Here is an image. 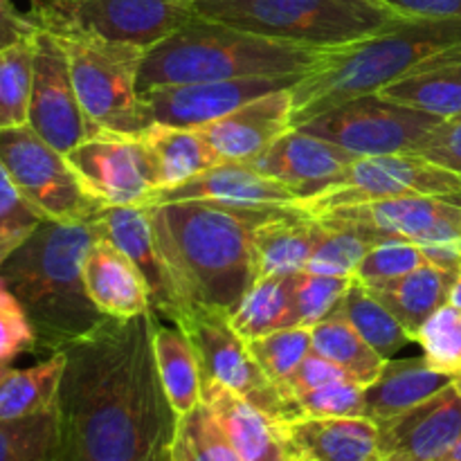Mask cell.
<instances>
[{"label":"cell","mask_w":461,"mask_h":461,"mask_svg":"<svg viewBox=\"0 0 461 461\" xmlns=\"http://www.w3.org/2000/svg\"><path fill=\"white\" fill-rule=\"evenodd\" d=\"M414 342L423 349V358L437 372L461 374V311L444 304L419 329Z\"/></svg>","instance_id":"39"},{"label":"cell","mask_w":461,"mask_h":461,"mask_svg":"<svg viewBox=\"0 0 461 461\" xmlns=\"http://www.w3.org/2000/svg\"><path fill=\"white\" fill-rule=\"evenodd\" d=\"M27 18L41 27H70L149 50L187 25L194 0H30Z\"/></svg>","instance_id":"9"},{"label":"cell","mask_w":461,"mask_h":461,"mask_svg":"<svg viewBox=\"0 0 461 461\" xmlns=\"http://www.w3.org/2000/svg\"><path fill=\"white\" fill-rule=\"evenodd\" d=\"M43 30L66 52L77 97L95 129L113 133H144L151 129V111L140 88L147 50L70 27Z\"/></svg>","instance_id":"7"},{"label":"cell","mask_w":461,"mask_h":461,"mask_svg":"<svg viewBox=\"0 0 461 461\" xmlns=\"http://www.w3.org/2000/svg\"><path fill=\"white\" fill-rule=\"evenodd\" d=\"M27 351H36L34 327L18 297L0 277V363L12 365Z\"/></svg>","instance_id":"45"},{"label":"cell","mask_w":461,"mask_h":461,"mask_svg":"<svg viewBox=\"0 0 461 461\" xmlns=\"http://www.w3.org/2000/svg\"><path fill=\"white\" fill-rule=\"evenodd\" d=\"M104 237L111 239L142 273L151 297V311L158 318L176 322L189 309L169 264L162 257L153 237L151 219L147 205L104 207L102 212Z\"/></svg>","instance_id":"19"},{"label":"cell","mask_w":461,"mask_h":461,"mask_svg":"<svg viewBox=\"0 0 461 461\" xmlns=\"http://www.w3.org/2000/svg\"><path fill=\"white\" fill-rule=\"evenodd\" d=\"M327 50L266 39L196 16L147 50L140 88L309 72Z\"/></svg>","instance_id":"5"},{"label":"cell","mask_w":461,"mask_h":461,"mask_svg":"<svg viewBox=\"0 0 461 461\" xmlns=\"http://www.w3.org/2000/svg\"><path fill=\"white\" fill-rule=\"evenodd\" d=\"M311 347L315 354L336 363L365 387L381 376L387 363V358L369 347L365 338L340 315H331L311 329Z\"/></svg>","instance_id":"34"},{"label":"cell","mask_w":461,"mask_h":461,"mask_svg":"<svg viewBox=\"0 0 461 461\" xmlns=\"http://www.w3.org/2000/svg\"><path fill=\"white\" fill-rule=\"evenodd\" d=\"M461 437V396L453 385L378 423L381 461H441Z\"/></svg>","instance_id":"17"},{"label":"cell","mask_w":461,"mask_h":461,"mask_svg":"<svg viewBox=\"0 0 461 461\" xmlns=\"http://www.w3.org/2000/svg\"><path fill=\"white\" fill-rule=\"evenodd\" d=\"M27 124L61 153H70L99 131L81 108L66 52L59 41L36 23L34 77Z\"/></svg>","instance_id":"15"},{"label":"cell","mask_w":461,"mask_h":461,"mask_svg":"<svg viewBox=\"0 0 461 461\" xmlns=\"http://www.w3.org/2000/svg\"><path fill=\"white\" fill-rule=\"evenodd\" d=\"M333 315L345 318L365 338V342L387 360L394 358L399 351L414 342L403 324L394 318V313L356 279Z\"/></svg>","instance_id":"35"},{"label":"cell","mask_w":461,"mask_h":461,"mask_svg":"<svg viewBox=\"0 0 461 461\" xmlns=\"http://www.w3.org/2000/svg\"><path fill=\"white\" fill-rule=\"evenodd\" d=\"M421 248L423 261L439 270L448 273H461V241L450 243H426Z\"/></svg>","instance_id":"49"},{"label":"cell","mask_w":461,"mask_h":461,"mask_svg":"<svg viewBox=\"0 0 461 461\" xmlns=\"http://www.w3.org/2000/svg\"><path fill=\"white\" fill-rule=\"evenodd\" d=\"M414 153L461 174V115L444 120L432 129Z\"/></svg>","instance_id":"46"},{"label":"cell","mask_w":461,"mask_h":461,"mask_svg":"<svg viewBox=\"0 0 461 461\" xmlns=\"http://www.w3.org/2000/svg\"><path fill=\"white\" fill-rule=\"evenodd\" d=\"M0 162L27 203L54 223H86L104 212L66 153L45 142L30 124L0 131Z\"/></svg>","instance_id":"8"},{"label":"cell","mask_w":461,"mask_h":461,"mask_svg":"<svg viewBox=\"0 0 461 461\" xmlns=\"http://www.w3.org/2000/svg\"><path fill=\"white\" fill-rule=\"evenodd\" d=\"M291 115L293 88H286L264 95L201 131L223 162H255L293 129Z\"/></svg>","instance_id":"20"},{"label":"cell","mask_w":461,"mask_h":461,"mask_svg":"<svg viewBox=\"0 0 461 461\" xmlns=\"http://www.w3.org/2000/svg\"><path fill=\"white\" fill-rule=\"evenodd\" d=\"M295 405L297 412H300V419L365 417V385L351 381V378L329 383V385L297 396Z\"/></svg>","instance_id":"44"},{"label":"cell","mask_w":461,"mask_h":461,"mask_svg":"<svg viewBox=\"0 0 461 461\" xmlns=\"http://www.w3.org/2000/svg\"><path fill=\"white\" fill-rule=\"evenodd\" d=\"M448 304L457 306V309L461 311V273H459V277L455 279L453 291H450V300H448Z\"/></svg>","instance_id":"51"},{"label":"cell","mask_w":461,"mask_h":461,"mask_svg":"<svg viewBox=\"0 0 461 461\" xmlns=\"http://www.w3.org/2000/svg\"><path fill=\"white\" fill-rule=\"evenodd\" d=\"M441 122V117L430 113L372 93L338 104L300 129L338 144L356 158H369L414 153L423 138Z\"/></svg>","instance_id":"10"},{"label":"cell","mask_w":461,"mask_h":461,"mask_svg":"<svg viewBox=\"0 0 461 461\" xmlns=\"http://www.w3.org/2000/svg\"><path fill=\"white\" fill-rule=\"evenodd\" d=\"M284 432L293 453L315 461H381L378 426L367 417H302Z\"/></svg>","instance_id":"24"},{"label":"cell","mask_w":461,"mask_h":461,"mask_svg":"<svg viewBox=\"0 0 461 461\" xmlns=\"http://www.w3.org/2000/svg\"><path fill=\"white\" fill-rule=\"evenodd\" d=\"M453 387L457 390V394L461 396V374H457V376H453Z\"/></svg>","instance_id":"54"},{"label":"cell","mask_w":461,"mask_h":461,"mask_svg":"<svg viewBox=\"0 0 461 461\" xmlns=\"http://www.w3.org/2000/svg\"><path fill=\"white\" fill-rule=\"evenodd\" d=\"M59 405L18 419H0V461H59Z\"/></svg>","instance_id":"36"},{"label":"cell","mask_w":461,"mask_h":461,"mask_svg":"<svg viewBox=\"0 0 461 461\" xmlns=\"http://www.w3.org/2000/svg\"><path fill=\"white\" fill-rule=\"evenodd\" d=\"M324 232L322 221L302 207L261 223L255 234L257 279L302 273Z\"/></svg>","instance_id":"25"},{"label":"cell","mask_w":461,"mask_h":461,"mask_svg":"<svg viewBox=\"0 0 461 461\" xmlns=\"http://www.w3.org/2000/svg\"><path fill=\"white\" fill-rule=\"evenodd\" d=\"M322 223L345 225L365 234L374 246L387 241L426 243L461 241V198L401 196L338 207L318 214Z\"/></svg>","instance_id":"14"},{"label":"cell","mask_w":461,"mask_h":461,"mask_svg":"<svg viewBox=\"0 0 461 461\" xmlns=\"http://www.w3.org/2000/svg\"><path fill=\"white\" fill-rule=\"evenodd\" d=\"M171 201H212L234 207L300 205L293 189L261 174L250 162H219L178 187L158 192L149 205Z\"/></svg>","instance_id":"22"},{"label":"cell","mask_w":461,"mask_h":461,"mask_svg":"<svg viewBox=\"0 0 461 461\" xmlns=\"http://www.w3.org/2000/svg\"><path fill=\"white\" fill-rule=\"evenodd\" d=\"M9 369H12V365L0 363V387H3V381H5V376H7V374H9Z\"/></svg>","instance_id":"53"},{"label":"cell","mask_w":461,"mask_h":461,"mask_svg":"<svg viewBox=\"0 0 461 461\" xmlns=\"http://www.w3.org/2000/svg\"><path fill=\"white\" fill-rule=\"evenodd\" d=\"M457 277V273H448V270L423 264L412 273L403 275L394 282L383 284L378 288H369V291L394 313V318L403 324L405 331L414 340L423 322L435 311L448 304L450 291H453V284Z\"/></svg>","instance_id":"27"},{"label":"cell","mask_w":461,"mask_h":461,"mask_svg":"<svg viewBox=\"0 0 461 461\" xmlns=\"http://www.w3.org/2000/svg\"><path fill=\"white\" fill-rule=\"evenodd\" d=\"M84 282L93 304L106 318L126 320L151 311L142 273L111 239L99 237L90 246L84 259Z\"/></svg>","instance_id":"23"},{"label":"cell","mask_w":461,"mask_h":461,"mask_svg":"<svg viewBox=\"0 0 461 461\" xmlns=\"http://www.w3.org/2000/svg\"><path fill=\"white\" fill-rule=\"evenodd\" d=\"M162 176V189L178 187L196 178L203 171L219 165L221 156L214 151L201 129H178V126L153 124L144 131ZM160 189V192H162Z\"/></svg>","instance_id":"31"},{"label":"cell","mask_w":461,"mask_h":461,"mask_svg":"<svg viewBox=\"0 0 461 461\" xmlns=\"http://www.w3.org/2000/svg\"><path fill=\"white\" fill-rule=\"evenodd\" d=\"M300 75L275 77H243L225 81H196V84H165L142 90V99L149 106L153 124L178 126V129H203L237 108L277 93L295 88Z\"/></svg>","instance_id":"16"},{"label":"cell","mask_w":461,"mask_h":461,"mask_svg":"<svg viewBox=\"0 0 461 461\" xmlns=\"http://www.w3.org/2000/svg\"><path fill=\"white\" fill-rule=\"evenodd\" d=\"M448 385H453V376L437 372L423 356L390 358L381 376L365 387V417L378 426L423 403Z\"/></svg>","instance_id":"26"},{"label":"cell","mask_w":461,"mask_h":461,"mask_svg":"<svg viewBox=\"0 0 461 461\" xmlns=\"http://www.w3.org/2000/svg\"><path fill=\"white\" fill-rule=\"evenodd\" d=\"M147 207L153 237L187 304L232 313L257 282V228L300 205L234 207L171 201Z\"/></svg>","instance_id":"2"},{"label":"cell","mask_w":461,"mask_h":461,"mask_svg":"<svg viewBox=\"0 0 461 461\" xmlns=\"http://www.w3.org/2000/svg\"><path fill=\"white\" fill-rule=\"evenodd\" d=\"M246 342L255 363L261 367V372L282 392L284 399L295 408V403L288 399V383H291L293 374L300 367L302 360L313 351V347H311V329H282V331L268 333L264 338H252V340ZM297 419H300V414H297Z\"/></svg>","instance_id":"38"},{"label":"cell","mask_w":461,"mask_h":461,"mask_svg":"<svg viewBox=\"0 0 461 461\" xmlns=\"http://www.w3.org/2000/svg\"><path fill=\"white\" fill-rule=\"evenodd\" d=\"M153 311L108 318L66 349L59 461H142L169 455L176 412L153 354Z\"/></svg>","instance_id":"1"},{"label":"cell","mask_w":461,"mask_h":461,"mask_svg":"<svg viewBox=\"0 0 461 461\" xmlns=\"http://www.w3.org/2000/svg\"><path fill=\"white\" fill-rule=\"evenodd\" d=\"M354 160L358 158L338 144L302 129H291L250 165L286 185L304 203L340 183Z\"/></svg>","instance_id":"18"},{"label":"cell","mask_w":461,"mask_h":461,"mask_svg":"<svg viewBox=\"0 0 461 461\" xmlns=\"http://www.w3.org/2000/svg\"><path fill=\"white\" fill-rule=\"evenodd\" d=\"M43 221V216L23 198L0 162V268Z\"/></svg>","instance_id":"42"},{"label":"cell","mask_w":461,"mask_h":461,"mask_svg":"<svg viewBox=\"0 0 461 461\" xmlns=\"http://www.w3.org/2000/svg\"><path fill=\"white\" fill-rule=\"evenodd\" d=\"M66 156L86 192L104 207L149 205L162 189L160 167L144 133L97 131Z\"/></svg>","instance_id":"12"},{"label":"cell","mask_w":461,"mask_h":461,"mask_svg":"<svg viewBox=\"0 0 461 461\" xmlns=\"http://www.w3.org/2000/svg\"><path fill=\"white\" fill-rule=\"evenodd\" d=\"M293 461H315V459H311V457H304V455H297V457L293 459Z\"/></svg>","instance_id":"55"},{"label":"cell","mask_w":461,"mask_h":461,"mask_svg":"<svg viewBox=\"0 0 461 461\" xmlns=\"http://www.w3.org/2000/svg\"><path fill=\"white\" fill-rule=\"evenodd\" d=\"M153 354L162 387L167 392L176 417L192 412L201 403V365L192 342L180 327H167L156 318Z\"/></svg>","instance_id":"29"},{"label":"cell","mask_w":461,"mask_h":461,"mask_svg":"<svg viewBox=\"0 0 461 461\" xmlns=\"http://www.w3.org/2000/svg\"><path fill=\"white\" fill-rule=\"evenodd\" d=\"M194 12L266 39L336 50L403 21L381 0H194Z\"/></svg>","instance_id":"6"},{"label":"cell","mask_w":461,"mask_h":461,"mask_svg":"<svg viewBox=\"0 0 461 461\" xmlns=\"http://www.w3.org/2000/svg\"><path fill=\"white\" fill-rule=\"evenodd\" d=\"M99 216L86 223L43 221L0 268V277L34 327L36 351H66L108 320L93 304L84 282L86 255L104 237Z\"/></svg>","instance_id":"3"},{"label":"cell","mask_w":461,"mask_h":461,"mask_svg":"<svg viewBox=\"0 0 461 461\" xmlns=\"http://www.w3.org/2000/svg\"><path fill=\"white\" fill-rule=\"evenodd\" d=\"M376 95L403 106L450 120L461 115V57L437 66L421 68L412 75L390 86H383Z\"/></svg>","instance_id":"30"},{"label":"cell","mask_w":461,"mask_h":461,"mask_svg":"<svg viewBox=\"0 0 461 461\" xmlns=\"http://www.w3.org/2000/svg\"><path fill=\"white\" fill-rule=\"evenodd\" d=\"M171 461H241L205 403L176 419Z\"/></svg>","instance_id":"37"},{"label":"cell","mask_w":461,"mask_h":461,"mask_svg":"<svg viewBox=\"0 0 461 461\" xmlns=\"http://www.w3.org/2000/svg\"><path fill=\"white\" fill-rule=\"evenodd\" d=\"M174 324L183 329L192 342L201 365V376L230 387L279 423L295 421V408L261 372L248 349V342L230 324L228 313L205 306H189Z\"/></svg>","instance_id":"11"},{"label":"cell","mask_w":461,"mask_h":461,"mask_svg":"<svg viewBox=\"0 0 461 461\" xmlns=\"http://www.w3.org/2000/svg\"><path fill=\"white\" fill-rule=\"evenodd\" d=\"M354 277H329V275H295V311L297 327L313 329L315 324L331 318L349 291Z\"/></svg>","instance_id":"41"},{"label":"cell","mask_w":461,"mask_h":461,"mask_svg":"<svg viewBox=\"0 0 461 461\" xmlns=\"http://www.w3.org/2000/svg\"><path fill=\"white\" fill-rule=\"evenodd\" d=\"M441 461H461V437L457 441H455L453 448H450L448 453L444 455V459H441Z\"/></svg>","instance_id":"52"},{"label":"cell","mask_w":461,"mask_h":461,"mask_svg":"<svg viewBox=\"0 0 461 461\" xmlns=\"http://www.w3.org/2000/svg\"><path fill=\"white\" fill-rule=\"evenodd\" d=\"M408 18H461V0H381Z\"/></svg>","instance_id":"48"},{"label":"cell","mask_w":461,"mask_h":461,"mask_svg":"<svg viewBox=\"0 0 461 461\" xmlns=\"http://www.w3.org/2000/svg\"><path fill=\"white\" fill-rule=\"evenodd\" d=\"M66 351L45 356L25 369H9L0 387V419H18L43 412L59 403Z\"/></svg>","instance_id":"32"},{"label":"cell","mask_w":461,"mask_h":461,"mask_svg":"<svg viewBox=\"0 0 461 461\" xmlns=\"http://www.w3.org/2000/svg\"><path fill=\"white\" fill-rule=\"evenodd\" d=\"M32 77L34 23L23 34L0 39V131L25 126L30 120Z\"/></svg>","instance_id":"33"},{"label":"cell","mask_w":461,"mask_h":461,"mask_svg":"<svg viewBox=\"0 0 461 461\" xmlns=\"http://www.w3.org/2000/svg\"><path fill=\"white\" fill-rule=\"evenodd\" d=\"M201 401L210 408L241 461H293L284 423L219 381L201 376Z\"/></svg>","instance_id":"21"},{"label":"cell","mask_w":461,"mask_h":461,"mask_svg":"<svg viewBox=\"0 0 461 461\" xmlns=\"http://www.w3.org/2000/svg\"><path fill=\"white\" fill-rule=\"evenodd\" d=\"M421 248L410 241H387L374 246L356 268L354 279L367 288H378L387 282L412 273L423 266Z\"/></svg>","instance_id":"43"},{"label":"cell","mask_w":461,"mask_h":461,"mask_svg":"<svg viewBox=\"0 0 461 461\" xmlns=\"http://www.w3.org/2000/svg\"><path fill=\"white\" fill-rule=\"evenodd\" d=\"M345 378H351L345 369L338 367V365L331 363V360L318 356L315 351H311V354L302 360L300 367L295 369L291 383H288V399L295 403L297 396L306 394V392L318 390V387L329 385V383L345 381ZM351 381H354V378H351Z\"/></svg>","instance_id":"47"},{"label":"cell","mask_w":461,"mask_h":461,"mask_svg":"<svg viewBox=\"0 0 461 461\" xmlns=\"http://www.w3.org/2000/svg\"><path fill=\"white\" fill-rule=\"evenodd\" d=\"M228 318L243 340L297 327L295 275L257 279Z\"/></svg>","instance_id":"28"},{"label":"cell","mask_w":461,"mask_h":461,"mask_svg":"<svg viewBox=\"0 0 461 461\" xmlns=\"http://www.w3.org/2000/svg\"><path fill=\"white\" fill-rule=\"evenodd\" d=\"M322 225L327 232L320 239L304 270L313 275H329V277H354L356 268L363 257L372 250L374 243L365 234L345 225Z\"/></svg>","instance_id":"40"},{"label":"cell","mask_w":461,"mask_h":461,"mask_svg":"<svg viewBox=\"0 0 461 461\" xmlns=\"http://www.w3.org/2000/svg\"><path fill=\"white\" fill-rule=\"evenodd\" d=\"M30 27L27 14H21L12 5V0H0V39H9Z\"/></svg>","instance_id":"50"},{"label":"cell","mask_w":461,"mask_h":461,"mask_svg":"<svg viewBox=\"0 0 461 461\" xmlns=\"http://www.w3.org/2000/svg\"><path fill=\"white\" fill-rule=\"evenodd\" d=\"M401 196L461 198V174L417 153L358 158L351 162L340 183L311 201L300 203V207L318 216L338 207Z\"/></svg>","instance_id":"13"},{"label":"cell","mask_w":461,"mask_h":461,"mask_svg":"<svg viewBox=\"0 0 461 461\" xmlns=\"http://www.w3.org/2000/svg\"><path fill=\"white\" fill-rule=\"evenodd\" d=\"M459 57L461 18H403L369 39L327 50L293 88V129L338 104Z\"/></svg>","instance_id":"4"}]
</instances>
